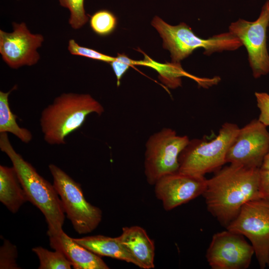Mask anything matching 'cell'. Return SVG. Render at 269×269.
<instances>
[{
    "label": "cell",
    "mask_w": 269,
    "mask_h": 269,
    "mask_svg": "<svg viewBox=\"0 0 269 269\" xmlns=\"http://www.w3.org/2000/svg\"><path fill=\"white\" fill-rule=\"evenodd\" d=\"M260 169L230 164L207 179L202 194L208 211L227 227L247 202L263 198Z\"/></svg>",
    "instance_id": "obj_1"
},
{
    "label": "cell",
    "mask_w": 269,
    "mask_h": 269,
    "mask_svg": "<svg viewBox=\"0 0 269 269\" xmlns=\"http://www.w3.org/2000/svg\"><path fill=\"white\" fill-rule=\"evenodd\" d=\"M0 148L11 160L28 201L43 214L48 225L47 235L59 234L63 231L65 212L53 184L42 177L15 151L6 133H0Z\"/></svg>",
    "instance_id": "obj_2"
},
{
    "label": "cell",
    "mask_w": 269,
    "mask_h": 269,
    "mask_svg": "<svg viewBox=\"0 0 269 269\" xmlns=\"http://www.w3.org/2000/svg\"><path fill=\"white\" fill-rule=\"evenodd\" d=\"M102 105L88 94L63 93L42 111L40 125L44 140L50 145L66 143V137L79 129L92 113L104 112Z\"/></svg>",
    "instance_id": "obj_3"
},
{
    "label": "cell",
    "mask_w": 269,
    "mask_h": 269,
    "mask_svg": "<svg viewBox=\"0 0 269 269\" xmlns=\"http://www.w3.org/2000/svg\"><path fill=\"white\" fill-rule=\"evenodd\" d=\"M151 24L162 38L163 47L169 51L173 62H179L199 48H204V54L209 55L216 52L234 51L243 45L240 40L229 31L203 39L183 22L173 26L155 16Z\"/></svg>",
    "instance_id": "obj_4"
},
{
    "label": "cell",
    "mask_w": 269,
    "mask_h": 269,
    "mask_svg": "<svg viewBox=\"0 0 269 269\" xmlns=\"http://www.w3.org/2000/svg\"><path fill=\"white\" fill-rule=\"evenodd\" d=\"M240 129L237 125L225 123L212 140H190L180 153L178 171L188 175L204 177L217 171L226 163L228 150Z\"/></svg>",
    "instance_id": "obj_5"
},
{
    "label": "cell",
    "mask_w": 269,
    "mask_h": 269,
    "mask_svg": "<svg viewBox=\"0 0 269 269\" xmlns=\"http://www.w3.org/2000/svg\"><path fill=\"white\" fill-rule=\"evenodd\" d=\"M56 190L75 231L87 234L94 231L102 219V211L85 199L81 185L54 164L48 166Z\"/></svg>",
    "instance_id": "obj_6"
},
{
    "label": "cell",
    "mask_w": 269,
    "mask_h": 269,
    "mask_svg": "<svg viewBox=\"0 0 269 269\" xmlns=\"http://www.w3.org/2000/svg\"><path fill=\"white\" fill-rule=\"evenodd\" d=\"M190 141L187 135L164 128L151 134L145 143L144 172L147 183L154 185L163 176L177 172L178 158Z\"/></svg>",
    "instance_id": "obj_7"
},
{
    "label": "cell",
    "mask_w": 269,
    "mask_h": 269,
    "mask_svg": "<svg viewBox=\"0 0 269 269\" xmlns=\"http://www.w3.org/2000/svg\"><path fill=\"white\" fill-rule=\"evenodd\" d=\"M226 229L249 240L261 269L269 266V200L246 203Z\"/></svg>",
    "instance_id": "obj_8"
},
{
    "label": "cell",
    "mask_w": 269,
    "mask_h": 269,
    "mask_svg": "<svg viewBox=\"0 0 269 269\" xmlns=\"http://www.w3.org/2000/svg\"><path fill=\"white\" fill-rule=\"evenodd\" d=\"M269 26V0L263 5L254 21L239 19L229 26V32L239 38L247 49L248 59L255 78L269 73L267 29Z\"/></svg>",
    "instance_id": "obj_9"
},
{
    "label": "cell",
    "mask_w": 269,
    "mask_h": 269,
    "mask_svg": "<svg viewBox=\"0 0 269 269\" xmlns=\"http://www.w3.org/2000/svg\"><path fill=\"white\" fill-rule=\"evenodd\" d=\"M269 150V132L258 119L240 129L226 155V163L261 169Z\"/></svg>",
    "instance_id": "obj_10"
},
{
    "label": "cell",
    "mask_w": 269,
    "mask_h": 269,
    "mask_svg": "<svg viewBox=\"0 0 269 269\" xmlns=\"http://www.w3.org/2000/svg\"><path fill=\"white\" fill-rule=\"evenodd\" d=\"M254 254L243 235L227 229L213 236L206 257L212 269H246Z\"/></svg>",
    "instance_id": "obj_11"
},
{
    "label": "cell",
    "mask_w": 269,
    "mask_h": 269,
    "mask_svg": "<svg viewBox=\"0 0 269 269\" xmlns=\"http://www.w3.org/2000/svg\"><path fill=\"white\" fill-rule=\"evenodd\" d=\"M13 31L0 30V53L10 67L17 69L23 66H32L38 61L37 49L44 41L40 34H33L24 22L12 23Z\"/></svg>",
    "instance_id": "obj_12"
},
{
    "label": "cell",
    "mask_w": 269,
    "mask_h": 269,
    "mask_svg": "<svg viewBox=\"0 0 269 269\" xmlns=\"http://www.w3.org/2000/svg\"><path fill=\"white\" fill-rule=\"evenodd\" d=\"M205 177L188 175L178 171L165 175L154 185L156 197L166 211H169L203 194Z\"/></svg>",
    "instance_id": "obj_13"
},
{
    "label": "cell",
    "mask_w": 269,
    "mask_h": 269,
    "mask_svg": "<svg viewBox=\"0 0 269 269\" xmlns=\"http://www.w3.org/2000/svg\"><path fill=\"white\" fill-rule=\"evenodd\" d=\"M49 245L62 253L74 269H109L100 256L83 247L63 231L49 236Z\"/></svg>",
    "instance_id": "obj_14"
},
{
    "label": "cell",
    "mask_w": 269,
    "mask_h": 269,
    "mask_svg": "<svg viewBox=\"0 0 269 269\" xmlns=\"http://www.w3.org/2000/svg\"><path fill=\"white\" fill-rule=\"evenodd\" d=\"M118 238L124 247L137 262L139 268H154V243L143 228L138 226L124 227Z\"/></svg>",
    "instance_id": "obj_15"
},
{
    "label": "cell",
    "mask_w": 269,
    "mask_h": 269,
    "mask_svg": "<svg viewBox=\"0 0 269 269\" xmlns=\"http://www.w3.org/2000/svg\"><path fill=\"white\" fill-rule=\"evenodd\" d=\"M137 65H143L155 69L160 80L167 87L174 89L181 85V78L188 77L195 80L200 86L208 88L217 84L220 81L218 76L213 78H200L190 74L181 67L179 62L157 63L145 55L143 60L137 61Z\"/></svg>",
    "instance_id": "obj_16"
},
{
    "label": "cell",
    "mask_w": 269,
    "mask_h": 269,
    "mask_svg": "<svg viewBox=\"0 0 269 269\" xmlns=\"http://www.w3.org/2000/svg\"><path fill=\"white\" fill-rule=\"evenodd\" d=\"M73 239L77 243L98 256L124 261L139 267L137 262L124 247L118 237L113 238L97 235Z\"/></svg>",
    "instance_id": "obj_17"
},
{
    "label": "cell",
    "mask_w": 269,
    "mask_h": 269,
    "mask_svg": "<svg viewBox=\"0 0 269 269\" xmlns=\"http://www.w3.org/2000/svg\"><path fill=\"white\" fill-rule=\"evenodd\" d=\"M0 201L12 213L28 201L13 166L0 165Z\"/></svg>",
    "instance_id": "obj_18"
},
{
    "label": "cell",
    "mask_w": 269,
    "mask_h": 269,
    "mask_svg": "<svg viewBox=\"0 0 269 269\" xmlns=\"http://www.w3.org/2000/svg\"><path fill=\"white\" fill-rule=\"evenodd\" d=\"M16 87L14 86L7 92L0 91V133H11L22 142L28 143L32 139V133L29 130L18 125L16 116L11 112L8 103L10 93Z\"/></svg>",
    "instance_id": "obj_19"
},
{
    "label": "cell",
    "mask_w": 269,
    "mask_h": 269,
    "mask_svg": "<svg viewBox=\"0 0 269 269\" xmlns=\"http://www.w3.org/2000/svg\"><path fill=\"white\" fill-rule=\"evenodd\" d=\"M38 257L40 265L38 269H71V263L64 254L58 250L52 252L42 247L32 249Z\"/></svg>",
    "instance_id": "obj_20"
},
{
    "label": "cell",
    "mask_w": 269,
    "mask_h": 269,
    "mask_svg": "<svg viewBox=\"0 0 269 269\" xmlns=\"http://www.w3.org/2000/svg\"><path fill=\"white\" fill-rule=\"evenodd\" d=\"M117 24L116 16L111 11L100 10L90 17V24L93 31L100 36H106L112 33Z\"/></svg>",
    "instance_id": "obj_21"
},
{
    "label": "cell",
    "mask_w": 269,
    "mask_h": 269,
    "mask_svg": "<svg viewBox=\"0 0 269 269\" xmlns=\"http://www.w3.org/2000/svg\"><path fill=\"white\" fill-rule=\"evenodd\" d=\"M62 6L67 8L70 12L69 23L75 29L84 26L88 21L84 9V0H59Z\"/></svg>",
    "instance_id": "obj_22"
},
{
    "label": "cell",
    "mask_w": 269,
    "mask_h": 269,
    "mask_svg": "<svg viewBox=\"0 0 269 269\" xmlns=\"http://www.w3.org/2000/svg\"><path fill=\"white\" fill-rule=\"evenodd\" d=\"M18 252L16 247L6 239L0 248V269H20L16 263Z\"/></svg>",
    "instance_id": "obj_23"
},
{
    "label": "cell",
    "mask_w": 269,
    "mask_h": 269,
    "mask_svg": "<svg viewBox=\"0 0 269 269\" xmlns=\"http://www.w3.org/2000/svg\"><path fill=\"white\" fill-rule=\"evenodd\" d=\"M68 49L72 55L81 56L109 63L115 59V57L107 55L93 49L81 46L74 39H70L69 41Z\"/></svg>",
    "instance_id": "obj_24"
},
{
    "label": "cell",
    "mask_w": 269,
    "mask_h": 269,
    "mask_svg": "<svg viewBox=\"0 0 269 269\" xmlns=\"http://www.w3.org/2000/svg\"><path fill=\"white\" fill-rule=\"evenodd\" d=\"M137 61L130 59L124 54H118L114 61L110 63L117 80V85L119 86L122 77L130 67L136 65Z\"/></svg>",
    "instance_id": "obj_25"
},
{
    "label": "cell",
    "mask_w": 269,
    "mask_h": 269,
    "mask_svg": "<svg viewBox=\"0 0 269 269\" xmlns=\"http://www.w3.org/2000/svg\"><path fill=\"white\" fill-rule=\"evenodd\" d=\"M257 105L260 110L258 120L266 127H269V94L265 92H255Z\"/></svg>",
    "instance_id": "obj_26"
},
{
    "label": "cell",
    "mask_w": 269,
    "mask_h": 269,
    "mask_svg": "<svg viewBox=\"0 0 269 269\" xmlns=\"http://www.w3.org/2000/svg\"><path fill=\"white\" fill-rule=\"evenodd\" d=\"M260 187L262 198L269 200V169H260Z\"/></svg>",
    "instance_id": "obj_27"
},
{
    "label": "cell",
    "mask_w": 269,
    "mask_h": 269,
    "mask_svg": "<svg viewBox=\"0 0 269 269\" xmlns=\"http://www.w3.org/2000/svg\"><path fill=\"white\" fill-rule=\"evenodd\" d=\"M261 169H269V150L263 161Z\"/></svg>",
    "instance_id": "obj_28"
}]
</instances>
